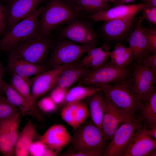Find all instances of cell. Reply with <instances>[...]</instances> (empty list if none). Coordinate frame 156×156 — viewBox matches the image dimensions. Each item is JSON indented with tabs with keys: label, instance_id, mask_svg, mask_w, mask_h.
<instances>
[{
	"label": "cell",
	"instance_id": "cell-1",
	"mask_svg": "<svg viewBox=\"0 0 156 156\" xmlns=\"http://www.w3.org/2000/svg\"><path fill=\"white\" fill-rule=\"evenodd\" d=\"M73 129L71 142L73 150L86 153L91 156H103L110 141L102 129L90 120Z\"/></svg>",
	"mask_w": 156,
	"mask_h": 156
},
{
	"label": "cell",
	"instance_id": "cell-2",
	"mask_svg": "<svg viewBox=\"0 0 156 156\" xmlns=\"http://www.w3.org/2000/svg\"><path fill=\"white\" fill-rule=\"evenodd\" d=\"M81 14L64 0H49L40 17L38 35L49 36L58 27L79 17Z\"/></svg>",
	"mask_w": 156,
	"mask_h": 156
},
{
	"label": "cell",
	"instance_id": "cell-3",
	"mask_svg": "<svg viewBox=\"0 0 156 156\" xmlns=\"http://www.w3.org/2000/svg\"><path fill=\"white\" fill-rule=\"evenodd\" d=\"M133 64L119 67L107 60L96 68L90 69L78 82V85L98 87L119 84L128 88L127 81Z\"/></svg>",
	"mask_w": 156,
	"mask_h": 156
},
{
	"label": "cell",
	"instance_id": "cell-4",
	"mask_svg": "<svg viewBox=\"0 0 156 156\" xmlns=\"http://www.w3.org/2000/svg\"><path fill=\"white\" fill-rule=\"evenodd\" d=\"M44 6H39L8 29L0 40V51H9L20 43L38 34L39 17Z\"/></svg>",
	"mask_w": 156,
	"mask_h": 156
},
{
	"label": "cell",
	"instance_id": "cell-5",
	"mask_svg": "<svg viewBox=\"0 0 156 156\" xmlns=\"http://www.w3.org/2000/svg\"><path fill=\"white\" fill-rule=\"evenodd\" d=\"M61 38L51 47V53L45 65L48 70L74 63L93 48Z\"/></svg>",
	"mask_w": 156,
	"mask_h": 156
},
{
	"label": "cell",
	"instance_id": "cell-6",
	"mask_svg": "<svg viewBox=\"0 0 156 156\" xmlns=\"http://www.w3.org/2000/svg\"><path fill=\"white\" fill-rule=\"evenodd\" d=\"M102 92L105 99L125 115L131 116L139 113L143 101L128 88L112 84L106 86Z\"/></svg>",
	"mask_w": 156,
	"mask_h": 156
},
{
	"label": "cell",
	"instance_id": "cell-7",
	"mask_svg": "<svg viewBox=\"0 0 156 156\" xmlns=\"http://www.w3.org/2000/svg\"><path fill=\"white\" fill-rule=\"evenodd\" d=\"M52 46L49 36L37 35L20 43L10 51L29 62L44 65Z\"/></svg>",
	"mask_w": 156,
	"mask_h": 156
},
{
	"label": "cell",
	"instance_id": "cell-8",
	"mask_svg": "<svg viewBox=\"0 0 156 156\" xmlns=\"http://www.w3.org/2000/svg\"><path fill=\"white\" fill-rule=\"evenodd\" d=\"M143 124V118L139 113L131 116L116 129L103 156H122L134 133Z\"/></svg>",
	"mask_w": 156,
	"mask_h": 156
},
{
	"label": "cell",
	"instance_id": "cell-9",
	"mask_svg": "<svg viewBox=\"0 0 156 156\" xmlns=\"http://www.w3.org/2000/svg\"><path fill=\"white\" fill-rule=\"evenodd\" d=\"M155 76L150 70L140 62L133 64L127 81L128 88L142 100H147L155 90Z\"/></svg>",
	"mask_w": 156,
	"mask_h": 156
},
{
	"label": "cell",
	"instance_id": "cell-10",
	"mask_svg": "<svg viewBox=\"0 0 156 156\" xmlns=\"http://www.w3.org/2000/svg\"><path fill=\"white\" fill-rule=\"evenodd\" d=\"M59 34L61 38L81 45L96 47L97 37L92 25L79 17L66 24L60 29Z\"/></svg>",
	"mask_w": 156,
	"mask_h": 156
},
{
	"label": "cell",
	"instance_id": "cell-11",
	"mask_svg": "<svg viewBox=\"0 0 156 156\" xmlns=\"http://www.w3.org/2000/svg\"><path fill=\"white\" fill-rule=\"evenodd\" d=\"M20 113L0 122V153L6 156L14 155L18 135Z\"/></svg>",
	"mask_w": 156,
	"mask_h": 156
},
{
	"label": "cell",
	"instance_id": "cell-12",
	"mask_svg": "<svg viewBox=\"0 0 156 156\" xmlns=\"http://www.w3.org/2000/svg\"><path fill=\"white\" fill-rule=\"evenodd\" d=\"M72 64L47 70L31 78V94L34 103L38 98L56 86L62 72Z\"/></svg>",
	"mask_w": 156,
	"mask_h": 156
},
{
	"label": "cell",
	"instance_id": "cell-13",
	"mask_svg": "<svg viewBox=\"0 0 156 156\" xmlns=\"http://www.w3.org/2000/svg\"><path fill=\"white\" fill-rule=\"evenodd\" d=\"M146 126L141 125L134 133L122 156H147L156 149V140L145 132Z\"/></svg>",
	"mask_w": 156,
	"mask_h": 156
},
{
	"label": "cell",
	"instance_id": "cell-14",
	"mask_svg": "<svg viewBox=\"0 0 156 156\" xmlns=\"http://www.w3.org/2000/svg\"><path fill=\"white\" fill-rule=\"evenodd\" d=\"M148 5L144 3L116 5L108 9L89 15L87 17L96 22H106L111 20L135 16Z\"/></svg>",
	"mask_w": 156,
	"mask_h": 156
},
{
	"label": "cell",
	"instance_id": "cell-15",
	"mask_svg": "<svg viewBox=\"0 0 156 156\" xmlns=\"http://www.w3.org/2000/svg\"><path fill=\"white\" fill-rule=\"evenodd\" d=\"M44 0H7L9 29L37 9Z\"/></svg>",
	"mask_w": 156,
	"mask_h": 156
},
{
	"label": "cell",
	"instance_id": "cell-16",
	"mask_svg": "<svg viewBox=\"0 0 156 156\" xmlns=\"http://www.w3.org/2000/svg\"><path fill=\"white\" fill-rule=\"evenodd\" d=\"M8 53L7 67L11 74L29 78L48 70L45 65L33 64L23 59L11 51Z\"/></svg>",
	"mask_w": 156,
	"mask_h": 156
},
{
	"label": "cell",
	"instance_id": "cell-17",
	"mask_svg": "<svg viewBox=\"0 0 156 156\" xmlns=\"http://www.w3.org/2000/svg\"><path fill=\"white\" fill-rule=\"evenodd\" d=\"M38 139L58 153L71 142L72 136L65 127L57 124L49 127Z\"/></svg>",
	"mask_w": 156,
	"mask_h": 156
},
{
	"label": "cell",
	"instance_id": "cell-18",
	"mask_svg": "<svg viewBox=\"0 0 156 156\" xmlns=\"http://www.w3.org/2000/svg\"><path fill=\"white\" fill-rule=\"evenodd\" d=\"M89 115L87 104L83 101L66 103L61 113L62 119L73 129L87 121Z\"/></svg>",
	"mask_w": 156,
	"mask_h": 156
},
{
	"label": "cell",
	"instance_id": "cell-19",
	"mask_svg": "<svg viewBox=\"0 0 156 156\" xmlns=\"http://www.w3.org/2000/svg\"><path fill=\"white\" fill-rule=\"evenodd\" d=\"M137 20L135 16L104 22L102 27V33L109 40L113 41L121 40L133 29Z\"/></svg>",
	"mask_w": 156,
	"mask_h": 156
},
{
	"label": "cell",
	"instance_id": "cell-20",
	"mask_svg": "<svg viewBox=\"0 0 156 156\" xmlns=\"http://www.w3.org/2000/svg\"><path fill=\"white\" fill-rule=\"evenodd\" d=\"M144 18L139 17L129 38V47L133 51L134 61L140 62L150 54L147 48L145 31L147 28L143 27L142 23Z\"/></svg>",
	"mask_w": 156,
	"mask_h": 156
},
{
	"label": "cell",
	"instance_id": "cell-21",
	"mask_svg": "<svg viewBox=\"0 0 156 156\" xmlns=\"http://www.w3.org/2000/svg\"><path fill=\"white\" fill-rule=\"evenodd\" d=\"M105 106L102 129L105 136L110 142L119 126L131 116H128L122 113L105 98Z\"/></svg>",
	"mask_w": 156,
	"mask_h": 156
},
{
	"label": "cell",
	"instance_id": "cell-22",
	"mask_svg": "<svg viewBox=\"0 0 156 156\" xmlns=\"http://www.w3.org/2000/svg\"><path fill=\"white\" fill-rule=\"evenodd\" d=\"M39 136L36 127L29 120L18 134L15 146L14 155L17 156H27L31 143Z\"/></svg>",
	"mask_w": 156,
	"mask_h": 156
},
{
	"label": "cell",
	"instance_id": "cell-23",
	"mask_svg": "<svg viewBox=\"0 0 156 156\" xmlns=\"http://www.w3.org/2000/svg\"><path fill=\"white\" fill-rule=\"evenodd\" d=\"M110 52L109 46L104 44L100 47L90 49L79 62L81 65L86 68H95L108 60Z\"/></svg>",
	"mask_w": 156,
	"mask_h": 156
},
{
	"label": "cell",
	"instance_id": "cell-24",
	"mask_svg": "<svg viewBox=\"0 0 156 156\" xmlns=\"http://www.w3.org/2000/svg\"><path fill=\"white\" fill-rule=\"evenodd\" d=\"M86 103L89 107L91 120L102 129V123L105 106V98L102 91L95 93L86 99Z\"/></svg>",
	"mask_w": 156,
	"mask_h": 156
},
{
	"label": "cell",
	"instance_id": "cell-25",
	"mask_svg": "<svg viewBox=\"0 0 156 156\" xmlns=\"http://www.w3.org/2000/svg\"><path fill=\"white\" fill-rule=\"evenodd\" d=\"M79 60L71 64L62 72L56 85L68 89L86 75L90 69L81 65Z\"/></svg>",
	"mask_w": 156,
	"mask_h": 156
},
{
	"label": "cell",
	"instance_id": "cell-26",
	"mask_svg": "<svg viewBox=\"0 0 156 156\" xmlns=\"http://www.w3.org/2000/svg\"><path fill=\"white\" fill-rule=\"evenodd\" d=\"M3 89L6 98L19 109L21 113L31 114L39 116L37 111L34 110L25 99L9 83L4 81Z\"/></svg>",
	"mask_w": 156,
	"mask_h": 156
},
{
	"label": "cell",
	"instance_id": "cell-27",
	"mask_svg": "<svg viewBox=\"0 0 156 156\" xmlns=\"http://www.w3.org/2000/svg\"><path fill=\"white\" fill-rule=\"evenodd\" d=\"M139 113L143 118L144 124L147 128L156 125V89L147 100L142 102Z\"/></svg>",
	"mask_w": 156,
	"mask_h": 156
},
{
	"label": "cell",
	"instance_id": "cell-28",
	"mask_svg": "<svg viewBox=\"0 0 156 156\" xmlns=\"http://www.w3.org/2000/svg\"><path fill=\"white\" fill-rule=\"evenodd\" d=\"M107 86L98 87L78 85L67 90L64 103L82 101L97 92L102 91Z\"/></svg>",
	"mask_w": 156,
	"mask_h": 156
},
{
	"label": "cell",
	"instance_id": "cell-29",
	"mask_svg": "<svg viewBox=\"0 0 156 156\" xmlns=\"http://www.w3.org/2000/svg\"><path fill=\"white\" fill-rule=\"evenodd\" d=\"M11 74L9 84L25 99L34 110L37 111L31 95V78Z\"/></svg>",
	"mask_w": 156,
	"mask_h": 156
},
{
	"label": "cell",
	"instance_id": "cell-30",
	"mask_svg": "<svg viewBox=\"0 0 156 156\" xmlns=\"http://www.w3.org/2000/svg\"><path fill=\"white\" fill-rule=\"evenodd\" d=\"M72 5L81 14L88 15L110 8L109 3L103 0H77Z\"/></svg>",
	"mask_w": 156,
	"mask_h": 156
},
{
	"label": "cell",
	"instance_id": "cell-31",
	"mask_svg": "<svg viewBox=\"0 0 156 156\" xmlns=\"http://www.w3.org/2000/svg\"><path fill=\"white\" fill-rule=\"evenodd\" d=\"M29 153L33 156H53L56 155L58 153L38 140L34 141L30 144Z\"/></svg>",
	"mask_w": 156,
	"mask_h": 156
},
{
	"label": "cell",
	"instance_id": "cell-32",
	"mask_svg": "<svg viewBox=\"0 0 156 156\" xmlns=\"http://www.w3.org/2000/svg\"><path fill=\"white\" fill-rule=\"evenodd\" d=\"M18 113H21L19 109L10 102L5 97L0 96V122Z\"/></svg>",
	"mask_w": 156,
	"mask_h": 156
},
{
	"label": "cell",
	"instance_id": "cell-33",
	"mask_svg": "<svg viewBox=\"0 0 156 156\" xmlns=\"http://www.w3.org/2000/svg\"><path fill=\"white\" fill-rule=\"evenodd\" d=\"M110 61L114 65L119 67L129 66L134 61L133 51L129 47L125 53Z\"/></svg>",
	"mask_w": 156,
	"mask_h": 156
},
{
	"label": "cell",
	"instance_id": "cell-34",
	"mask_svg": "<svg viewBox=\"0 0 156 156\" xmlns=\"http://www.w3.org/2000/svg\"><path fill=\"white\" fill-rule=\"evenodd\" d=\"M145 34L148 52L151 54H156V29L147 28Z\"/></svg>",
	"mask_w": 156,
	"mask_h": 156
},
{
	"label": "cell",
	"instance_id": "cell-35",
	"mask_svg": "<svg viewBox=\"0 0 156 156\" xmlns=\"http://www.w3.org/2000/svg\"><path fill=\"white\" fill-rule=\"evenodd\" d=\"M67 91V88L56 85L49 96L57 105L60 104L64 103Z\"/></svg>",
	"mask_w": 156,
	"mask_h": 156
},
{
	"label": "cell",
	"instance_id": "cell-36",
	"mask_svg": "<svg viewBox=\"0 0 156 156\" xmlns=\"http://www.w3.org/2000/svg\"><path fill=\"white\" fill-rule=\"evenodd\" d=\"M38 105L42 111L46 113H51L55 110L57 105L49 96L42 99L38 102Z\"/></svg>",
	"mask_w": 156,
	"mask_h": 156
},
{
	"label": "cell",
	"instance_id": "cell-37",
	"mask_svg": "<svg viewBox=\"0 0 156 156\" xmlns=\"http://www.w3.org/2000/svg\"><path fill=\"white\" fill-rule=\"evenodd\" d=\"M8 19V7L0 2V35L5 32L7 28Z\"/></svg>",
	"mask_w": 156,
	"mask_h": 156
},
{
	"label": "cell",
	"instance_id": "cell-38",
	"mask_svg": "<svg viewBox=\"0 0 156 156\" xmlns=\"http://www.w3.org/2000/svg\"><path fill=\"white\" fill-rule=\"evenodd\" d=\"M142 17L148 22L154 25H156V7L147 5L142 10Z\"/></svg>",
	"mask_w": 156,
	"mask_h": 156
},
{
	"label": "cell",
	"instance_id": "cell-39",
	"mask_svg": "<svg viewBox=\"0 0 156 156\" xmlns=\"http://www.w3.org/2000/svg\"><path fill=\"white\" fill-rule=\"evenodd\" d=\"M140 62L149 68L156 77V54H150L143 58Z\"/></svg>",
	"mask_w": 156,
	"mask_h": 156
},
{
	"label": "cell",
	"instance_id": "cell-40",
	"mask_svg": "<svg viewBox=\"0 0 156 156\" xmlns=\"http://www.w3.org/2000/svg\"><path fill=\"white\" fill-rule=\"evenodd\" d=\"M128 48V47H127L120 43L116 45L114 50L110 52L109 57L111 60L125 53Z\"/></svg>",
	"mask_w": 156,
	"mask_h": 156
},
{
	"label": "cell",
	"instance_id": "cell-41",
	"mask_svg": "<svg viewBox=\"0 0 156 156\" xmlns=\"http://www.w3.org/2000/svg\"><path fill=\"white\" fill-rule=\"evenodd\" d=\"M145 132L147 135L156 140V125L150 128H147L146 127L145 129Z\"/></svg>",
	"mask_w": 156,
	"mask_h": 156
},
{
	"label": "cell",
	"instance_id": "cell-42",
	"mask_svg": "<svg viewBox=\"0 0 156 156\" xmlns=\"http://www.w3.org/2000/svg\"><path fill=\"white\" fill-rule=\"evenodd\" d=\"M4 72V68L0 62V96H3L2 94L3 93V87L4 81L3 79V77Z\"/></svg>",
	"mask_w": 156,
	"mask_h": 156
},
{
	"label": "cell",
	"instance_id": "cell-43",
	"mask_svg": "<svg viewBox=\"0 0 156 156\" xmlns=\"http://www.w3.org/2000/svg\"><path fill=\"white\" fill-rule=\"evenodd\" d=\"M135 0H116L114 3L116 5L125 4L132 2Z\"/></svg>",
	"mask_w": 156,
	"mask_h": 156
},
{
	"label": "cell",
	"instance_id": "cell-44",
	"mask_svg": "<svg viewBox=\"0 0 156 156\" xmlns=\"http://www.w3.org/2000/svg\"><path fill=\"white\" fill-rule=\"evenodd\" d=\"M148 5L156 7V0H141Z\"/></svg>",
	"mask_w": 156,
	"mask_h": 156
},
{
	"label": "cell",
	"instance_id": "cell-45",
	"mask_svg": "<svg viewBox=\"0 0 156 156\" xmlns=\"http://www.w3.org/2000/svg\"><path fill=\"white\" fill-rule=\"evenodd\" d=\"M156 149L152 151L149 153L148 156H156Z\"/></svg>",
	"mask_w": 156,
	"mask_h": 156
},
{
	"label": "cell",
	"instance_id": "cell-46",
	"mask_svg": "<svg viewBox=\"0 0 156 156\" xmlns=\"http://www.w3.org/2000/svg\"><path fill=\"white\" fill-rule=\"evenodd\" d=\"M66 2L72 4L77 0H64Z\"/></svg>",
	"mask_w": 156,
	"mask_h": 156
},
{
	"label": "cell",
	"instance_id": "cell-47",
	"mask_svg": "<svg viewBox=\"0 0 156 156\" xmlns=\"http://www.w3.org/2000/svg\"><path fill=\"white\" fill-rule=\"evenodd\" d=\"M105 2L109 3V2L115 3L116 0H103Z\"/></svg>",
	"mask_w": 156,
	"mask_h": 156
},
{
	"label": "cell",
	"instance_id": "cell-48",
	"mask_svg": "<svg viewBox=\"0 0 156 156\" xmlns=\"http://www.w3.org/2000/svg\"><path fill=\"white\" fill-rule=\"evenodd\" d=\"M1 1H7V0H1Z\"/></svg>",
	"mask_w": 156,
	"mask_h": 156
}]
</instances>
